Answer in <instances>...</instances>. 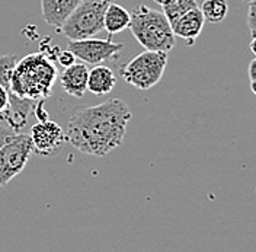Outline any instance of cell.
Masks as SVG:
<instances>
[{
	"label": "cell",
	"instance_id": "cell-1",
	"mask_svg": "<svg viewBox=\"0 0 256 252\" xmlns=\"http://www.w3.org/2000/svg\"><path fill=\"white\" fill-rule=\"evenodd\" d=\"M132 114L122 99H108L73 111L67 126V142L79 152L102 158L120 147Z\"/></svg>",
	"mask_w": 256,
	"mask_h": 252
},
{
	"label": "cell",
	"instance_id": "cell-2",
	"mask_svg": "<svg viewBox=\"0 0 256 252\" xmlns=\"http://www.w3.org/2000/svg\"><path fill=\"white\" fill-rule=\"evenodd\" d=\"M57 79V67L47 53H32L18 60L10 76L9 91L30 99H46Z\"/></svg>",
	"mask_w": 256,
	"mask_h": 252
},
{
	"label": "cell",
	"instance_id": "cell-3",
	"mask_svg": "<svg viewBox=\"0 0 256 252\" xmlns=\"http://www.w3.org/2000/svg\"><path fill=\"white\" fill-rule=\"evenodd\" d=\"M128 28L146 50L169 53L176 46V37L168 18L163 12L146 5L136 6L131 11Z\"/></svg>",
	"mask_w": 256,
	"mask_h": 252
},
{
	"label": "cell",
	"instance_id": "cell-4",
	"mask_svg": "<svg viewBox=\"0 0 256 252\" xmlns=\"http://www.w3.org/2000/svg\"><path fill=\"white\" fill-rule=\"evenodd\" d=\"M168 66V53L146 50L120 67V75L128 85L148 91L159 83Z\"/></svg>",
	"mask_w": 256,
	"mask_h": 252
},
{
	"label": "cell",
	"instance_id": "cell-5",
	"mask_svg": "<svg viewBox=\"0 0 256 252\" xmlns=\"http://www.w3.org/2000/svg\"><path fill=\"white\" fill-rule=\"evenodd\" d=\"M110 3L105 0H80L67 16L60 31L70 40H86L104 31V12Z\"/></svg>",
	"mask_w": 256,
	"mask_h": 252
},
{
	"label": "cell",
	"instance_id": "cell-6",
	"mask_svg": "<svg viewBox=\"0 0 256 252\" xmlns=\"http://www.w3.org/2000/svg\"><path fill=\"white\" fill-rule=\"evenodd\" d=\"M34 153L30 134L19 133L0 147V188L22 172Z\"/></svg>",
	"mask_w": 256,
	"mask_h": 252
},
{
	"label": "cell",
	"instance_id": "cell-7",
	"mask_svg": "<svg viewBox=\"0 0 256 252\" xmlns=\"http://www.w3.org/2000/svg\"><path fill=\"white\" fill-rule=\"evenodd\" d=\"M67 48L83 63L95 66L118 59L121 51L124 50V44L112 43L111 38L98 40L92 37L86 40H70Z\"/></svg>",
	"mask_w": 256,
	"mask_h": 252
},
{
	"label": "cell",
	"instance_id": "cell-8",
	"mask_svg": "<svg viewBox=\"0 0 256 252\" xmlns=\"http://www.w3.org/2000/svg\"><path fill=\"white\" fill-rule=\"evenodd\" d=\"M30 137L34 152L41 156H52L54 153L60 152L64 143L67 142L63 128L50 120L35 121V124L31 127Z\"/></svg>",
	"mask_w": 256,
	"mask_h": 252
},
{
	"label": "cell",
	"instance_id": "cell-9",
	"mask_svg": "<svg viewBox=\"0 0 256 252\" xmlns=\"http://www.w3.org/2000/svg\"><path fill=\"white\" fill-rule=\"evenodd\" d=\"M34 99L18 96L9 91V101L6 108L0 112V121L19 134L28 127L31 117H34Z\"/></svg>",
	"mask_w": 256,
	"mask_h": 252
},
{
	"label": "cell",
	"instance_id": "cell-10",
	"mask_svg": "<svg viewBox=\"0 0 256 252\" xmlns=\"http://www.w3.org/2000/svg\"><path fill=\"white\" fill-rule=\"evenodd\" d=\"M88 75L89 69L83 62L64 67V72L60 76V83L64 92L74 98H83L88 92Z\"/></svg>",
	"mask_w": 256,
	"mask_h": 252
},
{
	"label": "cell",
	"instance_id": "cell-11",
	"mask_svg": "<svg viewBox=\"0 0 256 252\" xmlns=\"http://www.w3.org/2000/svg\"><path fill=\"white\" fill-rule=\"evenodd\" d=\"M206 19L201 14L200 8H195L185 15H182L175 24L172 25V30L175 37H179L186 41L188 46H194L195 40L201 35L204 28Z\"/></svg>",
	"mask_w": 256,
	"mask_h": 252
},
{
	"label": "cell",
	"instance_id": "cell-12",
	"mask_svg": "<svg viewBox=\"0 0 256 252\" xmlns=\"http://www.w3.org/2000/svg\"><path fill=\"white\" fill-rule=\"evenodd\" d=\"M80 0H41V14L44 22L60 31L67 16L79 5Z\"/></svg>",
	"mask_w": 256,
	"mask_h": 252
},
{
	"label": "cell",
	"instance_id": "cell-13",
	"mask_svg": "<svg viewBox=\"0 0 256 252\" xmlns=\"http://www.w3.org/2000/svg\"><path fill=\"white\" fill-rule=\"evenodd\" d=\"M116 86V76L111 67L95 64L88 75V92L102 96L108 95Z\"/></svg>",
	"mask_w": 256,
	"mask_h": 252
},
{
	"label": "cell",
	"instance_id": "cell-14",
	"mask_svg": "<svg viewBox=\"0 0 256 252\" xmlns=\"http://www.w3.org/2000/svg\"><path fill=\"white\" fill-rule=\"evenodd\" d=\"M130 25V12L126 8L116 5V3H110L104 12V31L108 32L110 38L115 34L126 31Z\"/></svg>",
	"mask_w": 256,
	"mask_h": 252
},
{
	"label": "cell",
	"instance_id": "cell-15",
	"mask_svg": "<svg viewBox=\"0 0 256 252\" xmlns=\"http://www.w3.org/2000/svg\"><path fill=\"white\" fill-rule=\"evenodd\" d=\"M200 11L207 22L220 24L228 14V3L227 0H204Z\"/></svg>",
	"mask_w": 256,
	"mask_h": 252
},
{
	"label": "cell",
	"instance_id": "cell-16",
	"mask_svg": "<svg viewBox=\"0 0 256 252\" xmlns=\"http://www.w3.org/2000/svg\"><path fill=\"white\" fill-rule=\"evenodd\" d=\"M162 8H163L162 12L168 18L170 25H174L180 16L198 8V2L196 0H170V2L163 3Z\"/></svg>",
	"mask_w": 256,
	"mask_h": 252
},
{
	"label": "cell",
	"instance_id": "cell-17",
	"mask_svg": "<svg viewBox=\"0 0 256 252\" xmlns=\"http://www.w3.org/2000/svg\"><path fill=\"white\" fill-rule=\"evenodd\" d=\"M18 59L14 54H3L0 56V85L9 91L10 88V76L15 69Z\"/></svg>",
	"mask_w": 256,
	"mask_h": 252
},
{
	"label": "cell",
	"instance_id": "cell-18",
	"mask_svg": "<svg viewBox=\"0 0 256 252\" xmlns=\"http://www.w3.org/2000/svg\"><path fill=\"white\" fill-rule=\"evenodd\" d=\"M57 62L60 66H63V67H68V66H72L73 63H76V56L67 48V50H60L58 51V56H57Z\"/></svg>",
	"mask_w": 256,
	"mask_h": 252
},
{
	"label": "cell",
	"instance_id": "cell-19",
	"mask_svg": "<svg viewBox=\"0 0 256 252\" xmlns=\"http://www.w3.org/2000/svg\"><path fill=\"white\" fill-rule=\"evenodd\" d=\"M15 136H16V133L12 130V128H9V127L6 126L3 121H0V147H2L4 143H8L9 140H12Z\"/></svg>",
	"mask_w": 256,
	"mask_h": 252
},
{
	"label": "cell",
	"instance_id": "cell-20",
	"mask_svg": "<svg viewBox=\"0 0 256 252\" xmlns=\"http://www.w3.org/2000/svg\"><path fill=\"white\" fill-rule=\"evenodd\" d=\"M249 9H248V25H249V30H250V35L255 37L256 32V16H255V9H256V3L255 0L249 2Z\"/></svg>",
	"mask_w": 256,
	"mask_h": 252
},
{
	"label": "cell",
	"instance_id": "cell-21",
	"mask_svg": "<svg viewBox=\"0 0 256 252\" xmlns=\"http://www.w3.org/2000/svg\"><path fill=\"white\" fill-rule=\"evenodd\" d=\"M248 76H249V82H250V91H252V94H256V59H254V60L249 63V67H248Z\"/></svg>",
	"mask_w": 256,
	"mask_h": 252
},
{
	"label": "cell",
	"instance_id": "cell-22",
	"mask_svg": "<svg viewBox=\"0 0 256 252\" xmlns=\"http://www.w3.org/2000/svg\"><path fill=\"white\" fill-rule=\"evenodd\" d=\"M8 101H9V91L0 85V112L6 108V105H8Z\"/></svg>",
	"mask_w": 256,
	"mask_h": 252
},
{
	"label": "cell",
	"instance_id": "cell-23",
	"mask_svg": "<svg viewBox=\"0 0 256 252\" xmlns=\"http://www.w3.org/2000/svg\"><path fill=\"white\" fill-rule=\"evenodd\" d=\"M255 43H256L255 37H252V40H250V51H252V54H254V56H256V50H255Z\"/></svg>",
	"mask_w": 256,
	"mask_h": 252
},
{
	"label": "cell",
	"instance_id": "cell-24",
	"mask_svg": "<svg viewBox=\"0 0 256 252\" xmlns=\"http://www.w3.org/2000/svg\"><path fill=\"white\" fill-rule=\"evenodd\" d=\"M154 2H156V3H159L160 6H162V5L164 3V0H154Z\"/></svg>",
	"mask_w": 256,
	"mask_h": 252
},
{
	"label": "cell",
	"instance_id": "cell-25",
	"mask_svg": "<svg viewBox=\"0 0 256 252\" xmlns=\"http://www.w3.org/2000/svg\"><path fill=\"white\" fill-rule=\"evenodd\" d=\"M105 2H108V3H112V2H115V0H105Z\"/></svg>",
	"mask_w": 256,
	"mask_h": 252
},
{
	"label": "cell",
	"instance_id": "cell-26",
	"mask_svg": "<svg viewBox=\"0 0 256 252\" xmlns=\"http://www.w3.org/2000/svg\"><path fill=\"white\" fill-rule=\"evenodd\" d=\"M166 2H170V0H164V3H166Z\"/></svg>",
	"mask_w": 256,
	"mask_h": 252
},
{
	"label": "cell",
	"instance_id": "cell-27",
	"mask_svg": "<svg viewBox=\"0 0 256 252\" xmlns=\"http://www.w3.org/2000/svg\"><path fill=\"white\" fill-rule=\"evenodd\" d=\"M244 2H252V0H244Z\"/></svg>",
	"mask_w": 256,
	"mask_h": 252
}]
</instances>
